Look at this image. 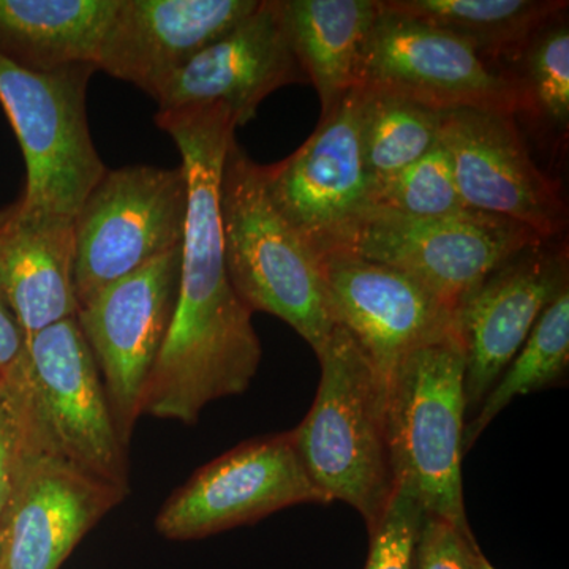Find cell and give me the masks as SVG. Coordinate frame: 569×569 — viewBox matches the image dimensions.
<instances>
[{"mask_svg": "<svg viewBox=\"0 0 569 569\" xmlns=\"http://www.w3.org/2000/svg\"><path fill=\"white\" fill-rule=\"evenodd\" d=\"M320 266L332 320L387 383L419 348L459 337L456 309L406 272L353 252L328 254Z\"/></svg>", "mask_w": 569, "mask_h": 569, "instance_id": "obj_14", "label": "cell"}, {"mask_svg": "<svg viewBox=\"0 0 569 569\" xmlns=\"http://www.w3.org/2000/svg\"><path fill=\"white\" fill-rule=\"evenodd\" d=\"M126 490L41 448L26 449L0 518V569H59Z\"/></svg>", "mask_w": 569, "mask_h": 569, "instance_id": "obj_15", "label": "cell"}, {"mask_svg": "<svg viewBox=\"0 0 569 569\" xmlns=\"http://www.w3.org/2000/svg\"><path fill=\"white\" fill-rule=\"evenodd\" d=\"M385 9L468 41L492 59H519L530 40L568 9L567 0H381Z\"/></svg>", "mask_w": 569, "mask_h": 569, "instance_id": "obj_22", "label": "cell"}, {"mask_svg": "<svg viewBox=\"0 0 569 569\" xmlns=\"http://www.w3.org/2000/svg\"><path fill=\"white\" fill-rule=\"evenodd\" d=\"M224 264L250 312L271 313L320 353L335 331L320 260L277 211L266 192L263 164L233 140L220 178Z\"/></svg>", "mask_w": 569, "mask_h": 569, "instance_id": "obj_3", "label": "cell"}, {"mask_svg": "<svg viewBox=\"0 0 569 569\" xmlns=\"http://www.w3.org/2000/svg\"><path fill=\"white\" fill-rule=\"evenodd\" d=\"M305 82L309 81L284 36L274 0H261L241 24L164 82L153 100L159 111L222 104L242 127L272 92Z\"/></svg>", "mask_w": 569, "mask_h": 569, "instance_id": "obj_17", "label": "cell"}, {"mask_svg": "<svg viewBox=\"0 0 569 569\" xmlns=\"http://www.w3.org/2000/svg\"><path fill=\"white\" fill-rule=\"evenodd\" d=\"M569 367V288L542 312L529 339L485 397L463 430V455L519 396L563 383Z\"/></svg>", "mask_w": 569, "mask_h": 569, "instance_id": "obj_24", "label": "cell"}, {"mask_svg": "<svg viewBox=\"0 0 569 569\" xmlns=\"http://www.w3.org/2000/svg\"><path fill=\"white\" fill-rule=\"evenodd\" d=\"M24 347V335L11 316L10 310L0 301V377L14 366Z\"/></svg>", "mask_w": 569, "mask_h": 569, "instance_id": "obj_30", "label": "cell"}, {"mask_svg": "<svg viewBox=\"0 0 569 569\" xmlns=\"http://www.w3.org/2000/svg\"><path fill=\"white\" fill-rule=\"evenodd\" d=\"M440 142L468 209L523 224L545 242L567 230L560 182L535 163L515 116L473 108L441 111Z\"/></svg>", "mask_w": 569, "mask_h": 569, "instance_id": "obj_13", "label": "cell"}, {"mask_svg": "<svg viewBox=\"0 0 569 569\" xmlns=\"http://www.w3.org/2000/svg\"><path fill=\"white\" fill-rule=\"evenodd\" d=\"M261 0H119L97 70L156 97L198 52L241 24Z\"/></svg>", "mask_w": 569, "mask_h": 569, "instance_id": "obj_18", "label": "cell"}, {"mask_svg": "<svg viewBox=\"0 0 569 569\" xmlns=\"http://www.w3.org/2000/svg\"><path fill=\"white\" fill-rule=\"evenodd\" d=\"M296 61L316 88L321 116L361 88L362 61L381 0H274Z\"/></svg>", "mask_w": 569, "mask_h": 569, "instance_id": "obj_20", "label": "cell"}, {"mask_svg": "<svg viewBox=\"0 0 569 569\" xmlns=\"http://www.w3.org/2000/svg\"><path fill=\"white\" fill-rule=\"evenodd\" d=\"M26 449L20 397L9 378L0 377V518L9 503Z\"/></svg>", "mask_w": 569, "mask_h": 569, "instance_id": "obj_28", "label": "cell"}, {"mask_svg": "<svg viewBox=\"0 0 569 569\" xmlns=\"http://www.w3.org/2000/svg\"><path fill=\"white\" fill-rule=\"evenodd\" d=\"M189 183L176 168L107 170L74 217L78 307L156 258L181 247Z\"/></svg>", "mask_w": 569, "mask_h": 569, "instance_id": "obj_7", "label": "cell"}, {"mask_svg": "<svg viewBox=\"0 0 569 569\" xmlns=\"http://www.w3.org/2000/svg\"><path fill=\"white\" fill-rule=\"evenodd\" d=\"M373 206L413 217H449L467 211L440 141L425 157L391 178L373 182Z\"/></svg>", "mask_w": 569, "mask_h": 569, "instance_id": "obj_26", "label": "cell"}, {"mask_svg": "<svg viewBox=\"0 0 569 569\" xmlns=\"http://www.w3.org/2000/svg\"><path fill=\"white\" fill-rule=\"evenodd\" d=\"M74 220L22 211L0 212V301L26 337L77 317Z\"/></svg>", "mask_w": 569, "mask_h": 569, "instance_id": "obj_19", "label": "cell"}, {"mask_svg": "<svg viewBox=\"0 0 569 569\" xmlns=\"http://www.w3.org/2000/svg\"><path fill=\"white\" fill-rule=\"evenodd\" d=\"M567 249L529 247L498 266L456 312L466 351L467 411L478 410L542 312L568 290Z\"/></svg>", "mask_w": 569, "mask_h": 569, "instance_id": "obj_16", "label": "cell"}, {"mask_svg": "<svg viewBox=\"0 0 569 569\" xmlns=\"http://www.w3.org/2000/svg\"><path fill=\"white\" fill-rule=\"evenodd\" d=\"M181 264L182 246L78 307L77 321L102 373L122 443L141 415L142 392L173 320Z\"/></svg>", "mask_w": 569, "mask_h": 569, "instance_id": "obj_11", "label": "cell"}, {"mask_svg": "<svg viewBox=\"0 0 569 569\" xmlns=\"http://www.w3.org/2000/svg\"><path fill=\"white\" fill-rule=\"evenodd\" d=\"M358 122L373 182L410 167L440 141L441 111L385 89L359 88Z\"/></svg>", "mask_w": 569, "mask_h": 569, "instance_id": "obj_23", "label": "cell"}, {"mask_svg": "<svg viewBox=\"0 0 569 569\" xmlns=\"http://www.w3.org/2000/svg\"><path fill=\"white\" fill-rule=\"evenodd\" d=\"M473 569H497L492 563L488 560V557L481 552V549L475 550L473 557Z\"/></svg>", "mask_w": 569, "mask_h": 569, "instance_id": "obj_31", "label": "cell"}, {"mask_svg": "<svg viewBox=\"0 0 569 569\" xmlns=\"http://www.w3.org/2000/svg\"><path fill=\"white\" fill-rule=\"evenodd\" d=\"M522 74L516 77L522 112H530L560 134L569 126V31L563 21L549 22L520 54Z\"/></svg>", "mask_w": 569, "mask_h": 569, "instance_id": "obj_25", "label": "cell"}, {"mask_svg": "<svg viewBox=\"0 0 569 569\" xmlns=\"http://www.w3.org/2000/svg\"><path fill=\"white\" fill-rule=\"evenodd\" d=\"M320 385L295 430V447L329 501L350 505L372 530L396 489L388 437V383L346 329L317 355Z\"/></svg>", "mask_w": 569, "mask_h": 569, "instance_id": "obj_2", "label": "cell"}, {"mask_svg": "<svg viewBox=\"0 0 569 569\" xmlns=\"http://www.w3.org/2000/svg\"><path fill=\"white\" fill-rule=\"evenodd\" d=\"M329 505L299 458L291 432L239 445L200 468L170 500L157 530L174 541L234 529L295 505Z\"/></svg>", "mask_w": 569, "mask_h": 569, "instance_id": "obj_12", "label": "cell"}, {"mask_svg": "<svg viewBox=\"0 0 569 569\" xmlns=\"http://www.w3.org/2000/svg\"><path fill=\"white\" fill-rule=\"evenodd\" d=\"M93 66L54 71L22 69L0 54V104L26 162L18 208L74 220L107 173L93 146L86 92Z\"/></svg>", "mask_w": 569, "mask_h": 569, "instance_id": "obj_6", "label": "cell"}, {"mask_svg": "<svg viewBox=\"0 0 569 569\" xmlns=\"http://www.w3.org/2000/svg\"><path fill=\"white\" fill-rule=\"evenodd\" d=\"M361 88L400 93L437 111L522 112L516 77L490 69L455 33L385 9L383 2L367 39Z\"/></svg>", "mask_w": 569, "mask_h": 569, "instance_id": "obj_10", "label": "cell"}, {"mask_svg": "<svg viewBox=\"0 0 569 569\" xmlns=\"http://www.w3.org/2000/svg\"><path fill=\"white\" fill-rule=\"evenodd\" d=\"M542 242L523 224L489 213L413 217L373 206L351 252L406 272L458 312L493 269Z\"/></svg>", "mask_w": 569, "mask_h": 569, "instance_id": "obj_9", "label": "cell"}, {"mask_svg": "<svg viewBox=\"0 0 569 569\" xmlns=\"http://www.w3.org/2000/svg\"><path fill=\"white\" fill-rule=\"evenodd\" d=\"M359 88L348 93L316 132L282 162L263 167L266 192L318 260L351 252L373 208V181L362 160Z\"/></svg>", "mask_w": 569, "mask_h": 569, "instance_id": "obj_8", "label": "cell"}, {"mask_svg": "<svg viewBox=\"0 0 569 569\" xmlns=\"http://www.w3.org/2000/svg\"><path fill=\"white\" fill-rule=\"evenodd\" d=\"M119 0H0V54L22 69H97Z\"/></svg>", "mask_w": 569, "mask_h": 569, "instance_id": "obj_21", "label": "cell"}, {"mask_svg": "<svg viewBox=\"0 0 569 569\" xmlns=\"http://www.w3.org/2000/svg\"><path fill=\"white\" fill-rule=\"evenodd\" d=\"M156 123L181 152L189 208L173 320L140 413L194 425L208 403L247 391L261 362L252 312L228 279L220 220V178L238 127L220 104L159 111Z\"/></svg>", "mask_w": 569, "mask_h": 569, "instance_id": "obj_1", "label": "cell"}, {"mask_svg": "<svg viewBox=\"0 0 569 569\" xmlns=\"http://www.w3.org/2000/svg\"><path fill=\"white\" fill-rule=\"evenodd\" d=\"M475 535L468 537L447 520L426 516L419 537L417 569H473Z\"/></svg>", "mask_w": 569, "mask_h": 569, "instance_id": "obj_29", "label": "cell"}, {"mask_svg": "<svg viewBox=\"0 0 569 569\" xmlns=\"http://www.w3.org/2000/svg\"><path fill=\"white\" fill-rule=\"evenodd\" d=\"M29 437L86 473L126 490V462L102 377L77 317L26 337L6 376Z\"/></svg>", "mask_w": 569, "mask_h": 569, "instance_id": "obj_4", "label": "cell"}, {"mask_svg": "<svg viewBox=\"0 0 569 569\" xmlns=\"http://www.w3.org/2000/svg\"><path fill=\"white\" fill-rule=\"evenodd\" d=\"M466 413V351L459 337L419 348L389 380L396 482H410L427 515L471 537L462 486Z\"/></svg>", "mask_w": 569, "mask_h": 569, "instance_id": "obj_5", "label": "cell"}, {"mask_svg": "<svg viewBox=\"0 0 569 569\" xmlns=\"http://www.w3.org/2000/svg\"><path fill=\"white\" fill-rule=\"evenodd\" d=\"M426 509L407 481L396 482L383 515L370 535L365 569H417L419 537Z\"/></svg>", "mask_w": 569, "mask_h": 569, "instance_id": "obj_27", "label": "cell"}]
</instances>
